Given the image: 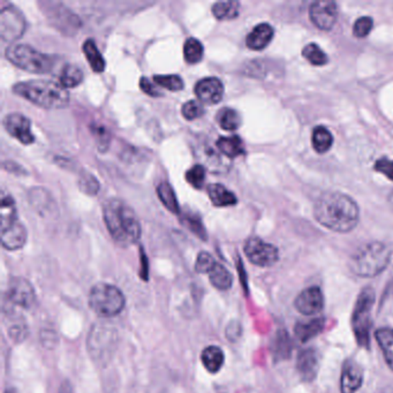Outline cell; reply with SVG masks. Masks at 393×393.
I'll list each match as a JSON object with an SVG mask.
<instances>
[{
	"label": "cell",
	"instance_id": "6da1fadb",
	"mask_svg": "<svg viewBox=\"0 0 393 393\" xmlns=\"http://www.w3.org/2000/svg\"><path fill=\"white\" fill-rule=\"evenodd\" d=\"M314 215L322 227L334 232L347 233L359 223V207L343 193H325L316 201Z\"/></svg>",
	"mask_w": 393,
	"mask_h": 393
},
{
	"label": "cell",
	"instance_id": "7a4b0ae2",
	"mask_svg": "<svg viewBox=\"0 0 393 393\" xmlns=\"http://www.w3.org/2000/svg\"><path fill=\"white\" fill-rule=\"evenodd\" d=\"M103 217L110 236L119 246L128 247L139 241L142 234L139 217L123 200L108 198L103 205Z\"/></svg>",
	"mask_w": 393,
	"mask_h": 393
},
{
	"label": "cell",
	"instance_id": "3957f363",
	"mask_svg": "<svg viewBox=\"0 0 393 393\" xmlns=\"http://www.w3.org/2000/svg\"><path fill=\"white\" fill-rule=\"evenodd\" d=\"M18 96L45 110H59L69 104L67 89L58 82L50 80H30L20 82L13 87Z\"/></svg>",
	"mask_w": 393,
	"mask_h": 393
},
{
	"label": "cell",
	"instance_id": "277c9868",
	"mask_svg": "<svg viewBox=\"0 0 393 393\" xmlns=\"http://www.w3.org/2000/svg\"><path fill=\"white\" fill-rule=\"evenodd\" d=\"M391 256L390 248L385 244L369 242L360 247L351 257L350 268L354 275L361 278H372L387 269Z\"/></svg>",
	"mask_w": 393,
	"mask_h": 393
},
{
	"label": "cell",
	"instance_id": "5b68a950",
	"mask_svg": "<svg viewBox=\"0 0 393 393\" xmlns=\"http://www.w3.org/2000/svg\"><path fill=\"white\" fill-rule=\"evenodd\" d=\"M5 55L13 65L34 74L49 73L56 65V59L52 56L40 52L27 44L11 45L7 47Z\"/></svg>",
	"mask_w": 393,
	"mask_h": 393
},
{
	"label": "cell",
	"instance_id": "8992f818",
	"mask_svg": "<svg viewBox=\"0 0 393 393\" xmlns=\"http://www.w3.org/2000/svg\"><path fill=\"white\" fill-rule=\"evenodd\" d=\"M90 309L101 317L119 315L126 304V297L120 288L108 283H98L89 293Z\"/></svg>",
	"mask_w": 393,
	"mask_h": 393
},
{
	"label": "cell",
	"instance_id": "52a82bcc",
	"mask_svg": "<svg viewBox=\"0 0 393 393\" xmlns=\"http://www.w3.org/2000/svg\"><path fill=\"white\" fill-rule=\"evenodd\" d=\"M375 304V292L372 287L363 288L352 315V328L356 341L361 347L368 348L370 345V328H372V308Z\"/></svg>",
	"mask_w": 393,
	"mask_h": 393
},
{
	"label": "cell",
	"instance_id": "ba28073f",
	"mask_svg": "<svg viewBox=\"0 0 393 393\" xmlns=\"http://www.w3.org/2000/svg\"><path fill=\"white\" fill-rule=\"evenodd\" d=\"M244 251L251 263L262 268L273 266L279 260V251L277 247L257 237L248 239Z\"/></svg>",
	"mask_w": 393,
	"mask_h": 393
},
{
	"label": "cell",
	"instance_id": "9c48e42d",
	"mask_svg": "<svg viewBox=\"0 0 393 393\" xmlns=\"http://www.w3.org/2000/svg\"><path fill=\"white\" fill-rule=\"evenodd\" d=\"M25 16L16 6L3 7L0 13V36L4 42H14L21 38L25 30Z\"/></svg>",
	"mask_w": 393,
	"mask_h": 393
},
{
	"label": "cell",
	"instance_id": "30bf717a",
	"mask_svg": "<svg viewBox=\"0 0 393 393\" xmlns=\"http://www.w3.org/2000/svg\"><path fill=\"white\" fill-rule=\"evenodd\" d=\"M117 334L115 330L106 325H95L88 338V348L90 354L96 359L102 360L104 356L112 353V347L115 346Z\"/></svg>",
	"mask_w": 393,
	"mask_h": 393
},
{
	"label": "cell",
	"instance_id": "8fae6325",
	"mask_svg": "<svg viewBox=\"0 0 393 393\" xmlns=\"http://www.w3.org/2000/svg\"><path fill=\"white\" fill-rule=\"evenodd\" d=\"M7 300L16 306L28 309L36 300L35 290L30 282L22 277H14L8 283L6 292Z\"/></svg>",
	"mask_w": 393,
	"mask_h": 393
},
{
	"label": "cell",
	"instance_id": "7c38bea8",
	"mask_svg": "<svg viewBox=\"0 0 393 393\" xmlns=\"http://www.w3.org/2000/svg\"><path fill=\"white\" fill-rule=\"evenodd\" d=\"M310 20L321 30L332 29L338 19L337 4L330 0H319L312 4Z\"/></svg>",
	"mask_w": 393,
	"mask_h": 393
},
{
	"label": "cell",
	"instance_id": "4fadbf2b",
	"mask_svg": "<svg viewBox=\"0 0 393 393\" xmlns=\"http://www.w3.org/2000/svg\"><path fill=\"white\" fill-rule=\"evenodd\" d=\"M4 127L11 137L18 139L22 144L29 146L35 142V137L31 132V123L21 113H10L4 118Z\"/></svg>",
	"mask_w": 393,
	"mask_h": 393
},
{
	"label": "cell",
	"instance_id": "5bb4252c",
	"mask_svg": "<svg viewBox=\"0 0 393 393\" xmlns=\"http://www.w3.org/2000/svg\"><path fill=\"white\" fill-rule=\"evenodd\" d=\"M196 152L203 163V166L207 167L211 172L224 173L227 172L231 166L229 158L225 157L217 147L214 148L211 144L202 142L196 147Z\"/></svg>",
	"mask_w": 393,
	"mask_h": 393
},
{
	"label": "cell",
	"instance_id": "9a60e30c",
	"mask_svg": "<svg viewBox=\"0 0 393 393\" xmlns=\"http://www.w3.org/2000/svg\"><path fill=\"white\" fill-rule=\"evenodd\" d=\"M295 306L299 313L304 316L315 315L324 307V297L317 286L306 288L297 295Z\"/></svg>",
	"mask_w": 393,
	"mask_h": 393
},
{
	"label": "cell",
	"instance_id": "2e32d148",
	"mask_svg": "<svg viewBox=\"0 0 393 393\" xmlns=\"http://www.w3.org/2000/svg\"><path fill=\"white\" fill-rule=\"evenodd\" d=\"M195 95L202 104H218L224 96V84L220 79L214 76L202 79L196 84Z\"/></svg>",
	"mask_w": 393,
	"mask_h": 393
},
{
	"label": "cell",
	"instance_id": "e0dca14e",
	"mask_svg": "<svg viewBox=\"0 0 393 393\" xmlns=\"http://www.w3.org/2000/svg\"><path fill=\"white\" fill-rule=\"evenodd\" d=\"M363 368L353 360H347L341 370V393H355L363 387Z\"/></svg>",
	"mask_w": 393,
	"mask_h": 393
},
{
	"label": "cell",
	"instance_id": "ac0fdd59",
	"mask_svg": "<svg viewBox=\"0 0 393 393\" xmlns=\"http://www.w3.org/2000/svg\"><path fill=\"white\" fill-rule=\"evenodd\" d=\"M27 238L28 233L20 220H16L10 227L1 229V245L7 251L21 249L25 245Z\"/></svg>",
	"mask_w": 393,
	"mask_h": 393
},
{
	"label": "cell",
	"instance_id": "d6986e66",
	"mask_svg": "<svg viewBox=\"0 0 393 393\" xmlns=\"http://www.w3.org/2000/svg\"><path fill=\"white\" fill-rule=\"evenodd\" d=\"M29 201L38 214L43 217L56 216L58 212L56 202L50 193L42 187H36L29 192Z\"/></svg>",
	"mask_w": 393,
	"mask_h": 393
},
{
	"label": "cell",
	"instance_id": "ffe728a7",
	"mask_svg": "<svg viewBox=\"0 0 393 393\" xmlns=\"http://www.w3.org/2000/svg\"><path fill=\"white\" fill-rule=\"evenodd\" d=\"M297 369L304 381H313L319 372V354L314 348L301 351L297 359Z\"/></svg>",
	"mask_w": 393,
	"mask_h": 393
},
{
	"label": "cell",
	"instance_id": "44dd1931",
	"mask_svg": "<svg viewBox=\"0 0 393 393\" xmlns=\"http://www.w3.org/2000/svg\"><path fill=\"white\" fill-rule=\"evenodd\" d=\"M273 38V28L268 23L257 25L253 30L248 34L246 38L247 47L254 51H260L269 45Z\"/></svg>",
	"mask_w": 393,
	"mask_h": 393
},
{
	"label": "cell",
	"instance_id": "7402d4cb",
	"mask_svg": "<svg viewBox=\"0 0 393 393\" xmlns=\"http://www.w3.org/2000/svg\"><path fill=\"white\" fill-rule=\"evenodd\" d=\"M325 326V321L322 317L319 319H312L309 321L297 322L295 326V334L302 343L313 339L317 334L323 331Z\"/></svg>",
	"mask_w": 393,
	"mask_h": 393
},
{
	"label": "cell",
	"instance_id": "603a6c76",
	"mask_svg": "<svg viewBox=\"0 0 393 393\" xmlns=\"http://www.w3.org/2000/svg\"><path fill=\"white\" fill-rule=\"evenodd\" d=\"M201 361L205 368L210 374H217L223 368L225 355L222 348L218 346H207L202 351Z\"/></svg>",
	"mask_w": 393,
	"mask_h": 393
},
{
	"label": "cell",
	"instance_id": "cb8c5ba5",
	"mask_svg": "<svg viewBox=\"0 0 393 393\" xmlns=\"http://www.w3.org/2000/svg\"><path fill=\"white\" fill-rule=\"evenodd\" d=\"M207 195L216 207H231L236 205L238 202L237 196L220 183H214L207 187Z\"/></svg>",
	"mask_w": 393,
	"mask_h": 393
},
{
	"label": "cell",
	"instance_id": "d4e9b609",
	"mask_svg": "<svg viewBox=\"0 0 393 393\" xmlns=\"http://www.w3.org/2000/svg\"><path fill=\"white\" fill-rule=\"evenodd\" d=\"M375 339L383 352L385 363L393 372V329H377L375 331Z\"/></svg>",
	"mask_w": 393,
	"mask_h": 393
},
{
	"label": "cell",
	"instance_id": "484cf974",
	"mask_svg": "<svg viewBox=\"0 0 393 393\" xmlns=\"http://www.w3.org/2000/svg\"><path fill=\"white\" fill-rule=\"evenodd\" d=\"M216 147L229 159H233L245 154V146L239 137H220L216 142Z\"/></svg>",
	"mask_w": 393,
	"mask_h": 393
},
{
	"label": "cell",
	"instance_id": "4316f807",
	"mask_svg": "<svg viewBox=\"0 0 393 393\" xmlns=\"http://www.w3.org/2000/svg\"><path fill=\"white\" fill-rule=\"evenodd\" d=\"M210 283L220 291H227L233 285V275L223 264L217 262L207 273Z\"/></svg>",
	"mask_w": 393,
	"mask_h": 393
},
{
	"label": "cell",
	"instance_id": "83f0119b",
	"mask_svg": "<svg viewBox=\"0 0 393 393\" xmlns=\"http://www.w3.org/2000/svg\"><path fill=\"white\" fill-rule=\"evenodd\" d=\"M86 58L89 62L90 67L96 73H102L106 69V59L103 58L102 53L97 47L93 40H87L82 45Z\"/></svg>",
	"mask_w": 393,
	"mask_h": 393
},
{
	"label": "cell",
	"instance_id": "f1b7e54d",
	"mask_svg": "<svg viewBox=\"0 0 393 393\" xmlns=\"http://www.w3.org/2000/svg\"><path fill=\"white\" fill-rule=\"evenodd\" d=\"M1 229L10 227L18 220L16 205L10 193L1 192Z\"/></svg>",
	"mask_w": 393,
	"mask_h": 393
},
{
	"label": "cell",
	"instance_id": "f546056e",
	"mask_svg": "<svg viewBox=\"0 0 393 393\" xmlns=\"http://www.w3.org/2000/svg\"><path fill=\"white\" fill-rule=\"evenodd\" d=\"M239 12H240L239 1H220L212 6V14L220 21L236 19Z\"/></svg>",
	"mask_w": 393,
	"mask_h": 393
},
{
	"label": "cell",
	"instance_id": "4dcf8cb0",
	"mask_svg": "<svg viewBox=\"0 0 393 393\" xmlns=\"http://www.w3.org/2000/svg\"><path fill=\"white\" fill-rule=\"evenodd\" d=\"M312 142H313V147L316 152L319 154H324V152H329L334 144V137L328 128L324 126H319L314 130Z\"/></svg>",
	"mask_w": 393,
	"mask_h": 393
},
{
	"label": "cell",
	"instance_id": "1f68e13d",
	"mask_svg": "<svg viewBox=\"0 0 393 393\" xmlns=\"http://www.w3.org/2000/svg\"><path fill=\"white\" fill-rule=\"evenodd\" d=\"M84 81V72L79 69L78 66L66 65L62 69L59 76V84L65 89L78 87Z\"/></svg>",
	"mask_w": 393,
	"mask_h": 393
},
{
	"label": "cell",
	"instance_id": "d6a6232c",
	"mask_svg": "<svg viewBox=\"0 0 393 393\" xmlns=\"http://www.w3.org/2000/svg\"><path fill=\"white\" fill-rule=\"evenodd\" d=\"M157 194L158 198H159L165 207H167L172 214H179L180 207L177 196H176V193H174L173 188L171 187L170 183H159L157 187Z\"/></svg>",
	"mask_w": 393,
	"mask_h": 393
},
{
	"label": "cell",
	"instance_id": "836d02e7",
	"mask_svg": "<svg viewBox=\"0 0 393 393\" xmlns=\"http://www.w3.org/2000/svg\"><path fill=\"white\" fill-rule=\"evenodd\" d=\"M205 47L200 40L189 38L183 44V57L188 64H198L203 59Z\"/></svg>",
	"mask_w": 393,
	"mask_h": 393
},
{
	"label": "cell",
	"instance_id": "e575fe53",
	"mask_svg": "<svg viewBox=\"0 0 393 393\" xmlns=\"http://www.w3.org/2000/svg\"><path fill=\"white\" fill-rule=\"evenodd\" d=\"M217 120H218L220 127L225 130H229V132L238 130L241 125L240 115L236 110L229 108H224L223 110H220V113L217 115Z\"/></svg>",
	"mask_w": 393,
	"mask_h": 393
},
{
	"label": "cell",
	"instance_id": "d590c367",
	"mask_svg": "<svg viewBox=\"0 0 393 393\" xmlns=\"http://www.w3.org/2000/svg\"><path fill=\"white\" fill-rule=\"evenodd\" d=\"M273 355L277 359H286L292 352L291 341L286 331L282 330L275 334L273 344Z\"/></svg>",
	"mask_w": 393,
	"mask_h": 393
},
{
	"label": "cell",
	"instance_id": "8d00e7d4",
	"mask_svg": "<svg viewBox=\"0 0 393 393\" xmlns=\"http://www.w3.org/2000/svg\"><path fill=\"white\" fill-rule=\"evenodd\" d=\"M302 55L314 66H324L329 60L324 51L315 43L306 45L302 50Z\"/></svg>",
	"mask_w": 393,
	"mask_h": 393
},
{
	"label": "cell",
	"instance_id": "74e56055",
	"mask_svg": "<svg viewBox=\"0 0 393 393\" xmlns=\"http://www.w3.org/2000/svg\"><path fill=\"white\" fill-rule=\"evenodd\" d=\"M154 82L159 87L166 88L171 91H180L185 87L183 79L179 75H156L154 76Z\"/></svg>",
	"mask_w": 393,
	"mask_h": 393
},
{
	"label": "cell",
	"instance_id": "f35d334b",
	"mask_svg": "<svg viewBox=\"0 0 393 393\" xmlns=\"http://www.w3.org/2000/svg\"><path fill=\"white\" fill-rule=\"evenodd\" d=\"M187 183L195 189H202L205 183V167L203 165H194L186 172Z\"/></svg>",
	"mask_w": 393,
	"mask_h": 393
},
{
	"label": "cell",
	"instance_id": "ab89813d",
	"mask_svg": "<svg viewBox=\"0 0 393 393\" xmlns=\"http://www.w3.org/2000/svg\"><path fill=\"white\" fill-rule=\"evenodd\" d=\"M79 187L82 192L86 193L87 195L95 196L99 192L98 180L93 177V174L89 173L84 171L79 177Z\"/></svg>",
	"mask_w": 393,
	"mask_h": 393
},
{
	"label": "cell",
	"instance_id": "60d3db41",
	"mask_svg": "<svg viewBox=\"0 0 393 393\" xmlns=\"http://www.w3.org/2000/svg\"><path fill=\"white\" fill-rule=\"evenodd\" d=\"M181 220H183V225L188 227L193 233H195L198 238L207 240V231H205V225L202 224L200 217H196L195 215H185L181 217Z\"/></svg>",
	"mask_w": 393,
	"mask_h": 393
},
{
	"label": "cell",
	"instance_id": "b9f144b4",
	"mask_svg": "<svg viewBox=\"0 0 393 393\" xmlns=\"http://www.w3.org/2000/svg\"><path fill=\"white\" fill-rule=\"evenodd\" d=\"M181 113H183V118L192 121L195 120V119L201 118L203 113H205V110H203L201 102H198V101H188V102L185 103L183 108H181Z\"/></svg>",
	"mask_w": 393,
	"mask_h": 393
},
{
	"label": "cell",
	"instance_id": "7bdbcfd3",
	"mask_svg": "<svg viewBox=\"0 0 393 393\" xmlns=\"http://www.w3.org/2000/svg\"><path fill=\"white\" fill-rule=\"evenodd\" d=\"M216 263V260H215L214 256L210 253L201 251L198 254V258H196L195 271L198 273H207V275Z\"/></svg>",
	"mask_w": 393,
	"mask_h": 393
},
{
	"label": "cell",
	"instance_id": "ee69618b",
	"mask_svg": "<svg viewBox=\"0 0 393 393\" xmlns=\"http://www.w3.org/2000/svg\"><path fill=\"white\" fill-rule=\"evenodd\" d=\"M372 25H374V21H372V18H369V16L359 18V19L356 20L355 23H354L353 34L358 38H365V36H368L370 34Z\"/></svg>",
	"mask_w": 393,
	"mask_h": 393
},
{
	"label": "cell",
	"instance_id": "f6af8a7d",
	"mask_svg": "<svg viewBox=\"0 0 393 393\" xmlns=\"http://www.w3.org/2000/svg\"><path fill=\"white\" fill-rule=\"evenodd\" d=\"M375 170L381 172L385 177L393 181V161L391 159H387V158L378 159L375 164Z\"/></svg>",
	"mask_w": 393,
	"mask_h": 393
},
{
	"label": "cell",
	"instance_id": "bcb514c9",
	"mask_svg": "<svg viewBox=\"0 0 393 393\" xmlns=\"http://www.w3.org/2000/svg\"><path fill=\"white\" fill-rule=\"evenodd\" d=\"M139 88L143 93L152 97H161V90L158 89L155 82H152L148 78H141L139 80Z\"/></svg>",
	"mask_w": 393,
	"mask_h": 393
},
{
	"label": "cell",
	"instance_id": "7dc6e473",
	"mask_svg": "<svg viewBox=\"0 0 393 393\" xmlns=\"http://www.w3.org/2000/svg\"><path fill=\"white\" fill-rule=\"evenodd\" d=\"M227 334L229 341H234L236 338L240 336V325L236 322L231 323V324L227 326Z\"/></svg>",
	"mask_w": 393,
	"mask_h": 393
},
{
	"label": "cell",
	"instance_id": "c3c4849f",
	"mask_svg": "<svg viewBox=\"0 0 393 393\" xmlns=\"http://www.w3.org/2000/svg\"><path fill=\"white\" fill-rule=\"evenodd\" d=\"M72 387L71 384L69 382H64V384L62 385V389H60L59 393H72Z\"/></svg>",
	"mask_w": 393,
	"mask_h": 393
},
{
	"label": "cell",
	"instance_id": "681fc988",
	"mask_svg": "<svg viewBox=\"0 0 393 393\" xmlns=\"http://www.w3.org/2000/svg\"><path fill=\"white\" fill-rule=\"evenodd\" d=\"M389 205H390L391 209L393 211V190L390 193V195H389Z\"/></svg>",
	"mask_w": 393,
	"mask_h": 393
},
{
	"label": "cell",
	"instance_id": "f907efd6",
	"mask_svg": "<svg viewBox=\"0 0 393 393\" xmlns=\"http://www.w3.org/2000/svg\"><path fill=\"white\" fill-rule=\"evenodd\" d=\"M6 393H16V391H14V390H7Z\"/></svg>",
	"mask_w": 393,
	"mask_h": 393
}]
</instances>
